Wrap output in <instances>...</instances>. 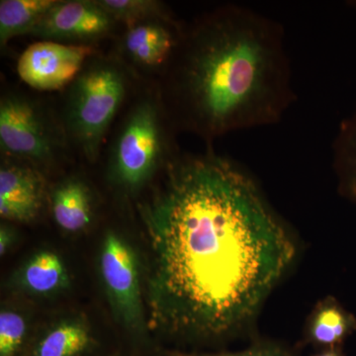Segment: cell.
<instances>
[{"label": "cell", "instance_id": "10", "mask_svg": "<svg viewBox=\"0 0 356 356\" xmlns=\"http://www.w3.org/2000/svg\"><path fill=\"white\" fill-rule=\"evenodd\" d=\"M47 175L29 163L1 156L0 216L9 222L28 224L48 208Z\"/></svg>", "mask_w": 356, "mask_h": 356}, {"label": "cell", "instance_id": "16", "mask_svg": "<svg viewBox=\"0 0 356 356\" xmlns=\"http://www.w3.org/2000/svg\"><path fill=\"white\" fill-rule=\"evenodd\" d=\"M35 330L28 310L13 304H2L0 310V356H24Z\"/></svg>", "mask_w": 356, "mask_h": 356}, {"label": "cell", "instance_id": "17", "mask_svg": "<svg viewBox=\"0 0 356 356\" xmlns=\"http://www.w3.org/2000/svg\"><path fill=\"white\" fill-rule=\"evenodd\" d=\"M332 154L344 191L356 200V113L339 125Z\"/></svg>", "mask_w": 356, "mask_h": 356}, {"label": "cell", "instance_id": "15", "mask_svg": "<svg viewBox=\"0 0 356 356\" xmlns=\"http://www.w3.org/2000/svg\"><path fill=\"white\" fill-rule=\"evenodd\" d=\"M56 0H1L0 1V46L6 48L11 39L31 35Z\"/></svg>", "mask_w": 356, "mask_h": 356}, {"label": "cell", "instance_id": "23", "mask_svg": "<svg viewBox=\"0 0 356 356\" xmlns=\"http://www.w3.org/2000/svg\"><path fill=\"white\" fill-rule=\"evenodd\" d=\"M348 6L351 7H355L356 8V1H348Z\"/></svg>", "mask_w": 356, "mask_h": 356}, {"label": "cell", "instance_id": "24", "mask_svg": "<svg viewBox=\"0 0 356 356\" xmlns=\"http://www.w3.org/2000/svg\"><path fill=\"white\" fill-rule=\"evenodd\" d=\"M108 356H133V355H122V353H116V355H108Z\"/></svg>", "mask_w": 356, "mask_h": 356}, {"label": "cell", "instance_id": "3", "mask_svg": "<svg viewBox=\"0 0 356 356\" xmlns=\"http://www.w3.org/2000/svg\"><path fill=\"white\" fill-rule=\"evenodd\" d=\"M117 125L105 161V179L121 197L145 191L178 156L173 128L156 86L140 89Z\"/></svg>", "mask_w": 356, "mask_h": 356}, {"label": "cell", "instance_id": "7", "mask_svg": "<svg viewBox=\"0 0 356 356\" xmlns=\"http://www.w3.org/2000/svg\"><path fill=\"white\" fill-rule=\"evenodd\" d=\"M119 26L97 0H56L30 36L40 41L96 47Z\"/></svg>", "mask_w": 356, "mask_h": 356}, {"label": "cell", "instance_id": "1", "mask_svg": "<svg viewBox=\"0 0 356 356\" xmlns=\"http://www.w3.org/2000/svg\"><path fill=\"white\" fill-rule=\"evenodd\" d=\"M138 205L151 332L213 341L257 311L295 257L257 185L208 149L178 154Z\"/></svg>", "mask_w": 356, "mask_h": 356}, {"label": "cell", "instance_id": "22", "mask_svg": "<svg viewBox=\"0 0 356 356\" xmlns=\"http://www.w3.org/2000/svg\"><path fill=\"white\" fill-rule=\"evenodd\" d=\"M153 356H193L189 353H177V351H158Z\"/></svg>", "mask_w": 356, "mask_h": 356}, {"label": "cell", "instance_id": "20", "mask_svg": "<svg viewBox=\"0 0 356 356\" xmlns=\"http://www.w3.org/2000/svg\"><path fill=\"white\" fill-rule=\"evenodd\" d=\"M18 242V232L13 222H1L0 225V255L6 257Z\"/></svg>", "mask_w": 356, "mask_h": 356}, {"label": "cell", "instance_id": "21", "mask_svg": "<svg viewBox=\"0 0 356 356\" xmlns=\"http://www.w3.org/2000/svg\"><path fill=\"white\" fill-rule=\"evenodd\" d=\"M313 356H343V355L339 346H337V348L321 350L320 353H316V355Z\"/></svg>", "mask_w": 356, "mask_h": 356}, {"label": "cell", "instance_id": "6", "mask_svg": "<svg viewBox=\"0 0 356 356\" xmlns=\"http://www.w3.org/2000/svg\"><path fill=\"white\" fill-rule=\"evenodd\" d=\"M98 274L112 315L133 341L149 344V330L144 266L136 248L123 234L107 229L100 243Z\"/></svg>", "mask_w": 356, "mask_h": 356}, {"label": "cell", "instance_id": "12", "mask_svg": "<svg viewBox=\"0 0 356 356\" xmlns=\"http://www.w3.org/2000/svg\"><path fill=\"white\" fill-rule=\"evenodd\" d=\"M72 278L69 267L55 250H43L33 252L6 281L9 291L34 299L58 296L70 287Z\"/></svg>", "mask_w": 356, "mask_h": 356}, {"label": "cell", "instance_id": "4", "mask_svg": "<svg viewBox=\"0 0 356 356\" xmlns=\"http://www.w3.org/2000/svg\"><path fill=\"white\" fill-rule=\"evenodd\" d=\"M139 81L116 54L89 58L65 89L60 115L74 154L90 165L102 154L107 134Z\"/></svg>", "mask_w": 356, "mask_h": 356}, {"label": "cell", "instance_id": "5", "mask_svg": "<svg viewBox=\"0 0 356 356\" xmlns=\"http://www.w3.org/2000/svg\"><path fill=\"white\" fill-rule=\"evenodd\" d=\"M0 151L1 156L29 163L46 175L74 154L58 112L44 100L14 89L0 97Z\"/></svg>", "mask_w": 356, "mask_h": 356}, {"label": "cell", "instance_id": "11", "mask_svg": "<svg viewBox=\"0 0 356 356\" xmlns=\"http://www.w3.org/2000/svg\"><path fill=\"white\" fill-rule=\"evenodd\" d=\"M99 337L83 314L55 318L35 330L24 356H100Z\"/></svg>", "mask_w": 356, "mask_h": 356}, {"label": "cell", "instance_id": "18", "mask_svg": "<svg viewBox=\"0 0 356 356\" xmlns=\"http://www.w3.org/2000/svg\"><path fill=\"white\" fill-rule=\"evenodd\" d=\"M119 25L129 27L147 21L172 19L165 3L156 0H97Z\"/></svg>", "mask_w": 356, "mask_h": 356}, {"label": "cell", "instance_id": "13", "mask_svg": "<svg viewBox=\"0 0 356 356\" xmlns=\"http://www.w3.org/2000/svg\"><path fill=\"white\" fill-rule=\"evenodd\" d=\"M48 208L60 231L77 235L86 232L95 221V193L83 175L69 173L50 185Z\"/></svg>", "mask_w": 356, "mask_h": 356}, {"label": "cell", "instance_id": "2", "mask_svg": "<svg viewBox=\"0 0 356 356\" xmlns=\"http://www.w3.org/2000/svg\"><path fill=\"white\" fill-rule=\"evenodd\" d=\"M291 77L282 26L224 4L184 25L156 88L175 131L210 145L280 121L295 100Z\"/></svg>", "mask_w": 356, "mask_h": 356}, {"label": "cell", "instance_id": "19", "mask_svg": "<svg viewBox=\"0 0 356 356\" xmlns=\"http://www.w3.org/2000/svg\"><path fill=\"white\" fill-rule=\"evenodd\" d=\"M193 356H294L286 348L276 343H257L247 350L222 353H192Z\"/></svg>", "mask_w": 356, "mask_h": 356}, {"label": "cell", "instance_id": "8", "mask_svg": "<svg viewBox=\"0 0 356 356\" xmlns=\"http://www.w3.org/2000/svg\"><path fill=\"white\" fill-rule=\"evenodd\" d=\"M97 53V48L93 46L35 42L18 58V76L35 90H65L79 76L88 58Z\"/></svg>", "mask_w": 356, "mask_h": 356}, {"label": "cell", "instance_id": "9", "mask_svg": "<svg viewBox=\"0 0 356 356\" xmlns=\"http://www.w3.org/2000/svg\"><path fill=\"white\" fill-rule=\"evenodd\" d=\"M182 28L175 18L124 27L115 54L138 79L147 74L161 76L172 60Z\"/></svg>", "mask_w": 356, "mask_h": 356}, {"label": "cell", "instance_id": "14", "mask_svg": "<svg viewBox=\"0 0 356 356\" xmlns=\"http://www.w3.org/2000/svg\"><path fill=\"white\" fill-rule=\"evenodd\" d=\"M355 329V320L351 314L334 302L325 301L316 309L307 337L311 343L322 350L337 348Z\"/></svg>", "mask_w": 356, "mask_h": 356}]
</instances>
